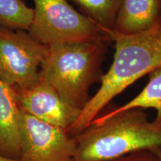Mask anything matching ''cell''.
Segmentation results:
<instances>
[{
    "label": "cell",
    "mask_w": 161,
    "mask_h": 161,
    "mask_svg": "<svg viewBox=\"0 0 161 161\" xmlns=\"http://www.w3.org/2000/svg\"><path fill=\"white\" fill-rule=\"evenodd\" d=\"M115 44L111 66L101 77V85L80 111L69 134L75 136L85 129L114 98L136 80L161 67V14L149 29L136 35L113 31Z\"/></svg>",
    "instance_id": "6da1fadb"
},
{
    "label": "cell",
    "mask_w": 161,
    "mask_h": 161,
    "mask_svg": "<svg viewBox=\"0 0 161 161\" xmlns=\"http://www.w3.org/2000/svg\"><path fill=\"white\" fill-rule=\"evenodd\" d=\"M73 136L75 161H110L161 147V128L140 108L98 116Z\"/></svg>",
    "instance_id": "7a4b0ae2"
},
{
    "label": "cell",
    "mask_w": 161,
    "mask_h": 161,
    "mask_svg": "<svg viewBox=\"0 0 161 161\" xmlns=\"http://www.w3.org/2000/svg\"><path fill=\"white\" fill-rule=\"evenodd\" d=\"M100 40L49 46L40 78L54 87L64 102L81 110L90 100V86L101 79L107 51Z\"/></svg>",
    "instance_id": "3957f363"
},
{
    "label": "cell",
    "mask_w": 161,
    "mask_h": 161,
    "mask_svg": "<svg viewBox=\"0 0 161 161\" xmlns=\"http://www.w3.org/2000/svg\"><path fill=\"white\" fill-rule=\"evenodd\" d=\"M34 17L28 33L48 46L66 43L110 40L100 26L68 0H33Z\"/></svg>",
    "instance_id": "277c9868"
},
{
    "label": "cell",
    "mask_w": 161,
    "mask_h": 161,
    "mask_svg": "<svg viewBox=\"0 0 161 161\" xmlns=\"http://www.w3.org/2000/svg\"><path fill=\"white\" fill-rule=\"evenodd\" d=\"M49 46L27 31L0 25V80L14 87H28L40 79Z\"/></svg>",
    "instance_id": "5b68a950"
},
{
    "label": "cell",
    "mask_w": 161,
    "mask_h": 161,
    "mask_svg": "<svg viewBox=\"0 0 161 161\" xmlns=\"http://www.w3.org/2000/svg\"><path fill=\"white\" fill-rule=\"evenodd\" d=\"M18 161H75V137L63 128L20 111Z\"/></svg>",
    "instance_id": "8992f818"
},
{
    "label": "cell",
    "mask_w": 161,
    "mask_h": 161,
    "mask_svg": "<svg viewBox=\"0 0 161 161\" xmlns=\"http://www.w3.org/2000/svg\"><path fill=\"white\" fill-rule=\"evenodd\" d=\"M14 89L20 111L67 131L81 111L64 102L53 86L40 78L28 87Z\"/></svg>",
    "instance_id": "52a82bcc"
},
{
    "label": "cell",
    "mask_w": 161,
    "mask_h": 161,
    "mask_svg": "<svg viewBox=\"0 0 161 161\" xmlns=\"http://www.w3.org/2000/svg\"><path fill=\"white\" fill-rule=\"evenodd\" d=\"M19 114L15 89L0 80V155L18 160Z\"/></svg>",
    "instance_id": "ba28073f"
},
{
    "label": "cell",
    "mask_w": 161,
    "mask_h": 161,
    "mask_svg": "<svg viewBox=\"0 0 161 161\" xmlns=\"http://www.w3.org/2000/svg\"><path fill=\"white\" fill-rule=\"evenodd\" d=\"M161 14V0H121L114 31L136 35L149 29Z\"/></svg>",
    "instance_id": "9c48e42d"
},
{
    "label": "cell",
    "mask_w": 161,
    "mask_h": 161,
    "mask_svg": "<svg viewBox=\"0 0 161 161\" xmlns=\"http://www.w3.org/2000/svg\"><path fill=\"white\" fill-rule=\"evenodd\" d=\"M148 81L137 96L123 105L109 111V114H116L124 110L140 108H153L156 110V117L152 121L161 128V67L148 74Z\"/></svg>",
    "instance_id": "30bf717a"
},
{
    "label": "cell",
    "mask_w": 161,
    "mask_h": 161,
    "mask_svg": "<svg viewBox=\"0 0 161 161\" xmlns=\"http://www.w3.org/2000/svg\"><path fill=\"white\" fill-rule=\"evenodd\" d=\"M108 35L114 31L121 0H69Z\"/></svg>",
    "instance_id": "8fae6325"
},
{
    "label": "cell",
    "mask_w": 161,
    "mask_h": 161,
    "mask_svg": "<svg viewBox=\"0 0 161 161\" xmlns=\"http://www.w3.org/2000/svg\"><path fill=\"white\" fill-rule=\"evenodd\" d=\"M34 8L23 0H0V25L14 30L29 31Z\"/></svg>",
    "instance_id": "7c38bea8"
},
{
    "label": "cell",
    "mask_w": 161,
    "mask_h": 161,
    "mask_svg": "<svg viewBox=\"0 0 161 161\" xmlns=\"http://www.w3.org/2000/svg\"><path fill=\"white\" fill-rule=\"evenodd\" d=\"M110 161H160L155 154L151 151H142L132 153L121 158Z\"/></svg>",
    "instance_id": "4fadbf2b"
},
{
    "label": "cell",
    "mask_w": 161,
    "mask_h": 161,
    "mask_svg": "<svg viewBox=\"0 0 161 161\" xmlns=\"http://www.w3.org/2000/svg\"><path fill=\"white\" fill-rule=\"evenodd\" d=\"M152 152L158 157L159 160L161 161V147H158V148H154V149L152 150Z\"/></svg>",
    "instance_id": "5bb4252c"
},
{
    "label": "cell",
    "mask_w": 161,
    "mask_h": 161,
    "mask_svg": "<svg viewBox=\"0 0 161 161\" xmlns=\"http://www.w3.org/2000/svg\"><path fill=\"white\" fill-rule=\"evenodd\" d=\"M0 161H18V160H14V159L5 158V157L0 155Z\"/></svg>",
    "instance_id": "9a60e30c"
}]
</instances>
